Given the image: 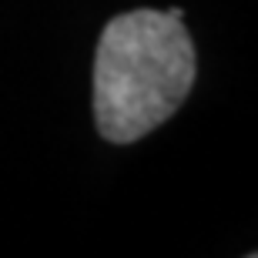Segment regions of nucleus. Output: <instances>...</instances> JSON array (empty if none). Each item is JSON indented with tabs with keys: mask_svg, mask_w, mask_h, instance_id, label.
Segmentation results:
<instances>
[{
	"mask_svg": "<svg viewBox=\"0 0 258 258\" xmlns=\"http://www.w3.org/2000/svg\"><path fill=\"white\" fill-rule=\"evenodd\" d=\"M195 84V47L181 10H127L101 34L94 117L101 138L131 144L164 124Z\"/></svg>",
	"mask_w": 258,
	"mask_h": 258,
	"instance_id": "f257e3e1",
	"label": "nucleus"
}]
</instances>
